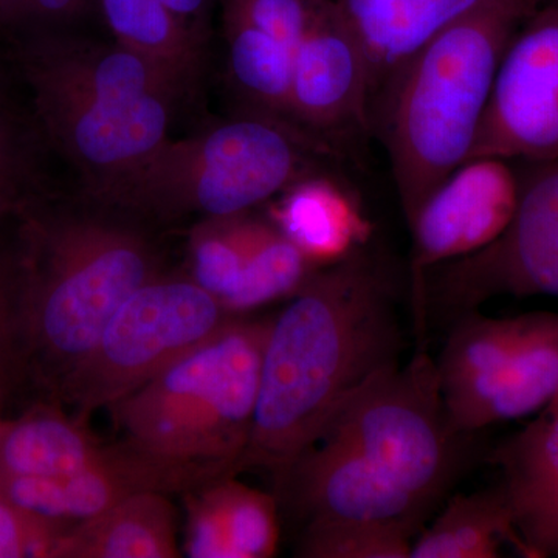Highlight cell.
Here are the masks:
<instances>
[{
    "instance_id": "obj_1",
    "label": "cell",
    "mask_w": 558,
    "mask_h": 558,
    "mask_svg": "<svg viewBox=\"0 0 558 558\" xmlns=\"http://www.w3.org/2000/svg\"><path fill=\"white\" fill-rule=\"evenodd\" d=\"M403 339L395 278L365 247L322 267L277 317L260 366L255 424L241 470L277 490L363 385L398 365Z\"/></svg>"
},
{
    "instance_id": "obj_2",
    "label": "cell",
    "mask_w": 558,
    "mask_h": 558,
    "mask_svg": "<svg viewBox=\"0 0 558 558\" xmlns=\"http://www.w3.org/2000/svg\"><path fill=\"white\" fill-rule=\"evenodd\" d=\"M22 209V351L60 387L135 290L160 275L156 245L130 213Z\"/></svg>"
},
{
    "instance_id": "obj_3",
    "label": "cell",
    "mask_w": 558,
    "mask_h": 558,
    "mask_svg": "<svg viewBox=\"0 0 558 558\" xmlns=\"http://www.w3.org/2000/svg\"><path fill=\"white\" fill-rule=\"evenodd\" d=\"M497 0L428 40L371 105V128L389 157L407 223L470 160L506 47L532 13Z\"/></svg>"
},
{
    "instance_id": "obj_4",
    "label": "cell",
    "mask_w": 558,
    "mask_h": 558,
    "mask_svg": "<svg viewBox=\"0 0 558 558\" xmlns=\"http://www.w3.org/2000/svg\"><path fill=\"white\" fill-rule=\"evenodd\" d=\"M337 150L286 121L245 113L183 140L168 138L108 193L92 199L135 218H231L326 172Z\"/></svg>"
},
{
    "instance_id": "obj_5",
    "label": "cell",
    "mask_w": 558,
    "mask_h": 558,
    "mask_svg": "<svg viewBox=\"0 0 558 558\" xmlns=\"http://www.w3.org/2000/svg\"><path fill=\"white\" fill-rule=\"evenodd\" d=\"M270 318L234 317L207 343L110 407L153 457L234 476L247 450Z\"/></svg>"
},
{
    "instance_id": "obj_6",
    "label": "cell",
    "mask_w": 558,
    "mask_h": 558,
    "mask_svg": "<svg viewBox=\"0 0 558 558\" xmlns=\"http://www.w3.org/2000/svg\"><path fill=\"white\" fill-rule=\"evenodd\" d=\"M238 315L193 278L150 279L124 301L58 387L86 424L220 332Z\"/></svg>"
},
{
    "instance_id": "obj_7",
    "label": "cell",
    "mask_w": 558,
    "mask_h": 558,
    "mask_svg": "<svg viewBox=\"0 0 558 558\" xmlns=\"http://www.w3.org/2000/svg\"><path fill=\"white\" fill-rule=\"evenodd\" d=\"M468 438L451 427L435 359L427 348H416L405 366L371 377L319 440L351 447L433 506L457 478Z\"/></svg>"
},
{
    "instance_id": "obj_8",
    "label": "cell",
    "mask_w": 558,
    "mask_h": 558,
    "mask_svg": "<svg viewBox=\"0 0 558 558\" xmlns=\"http://www.w3.org/2000/svg\"><path fill=\"white\" fill-rule=\"evenodd\" d=\"M508 229L486 248L429 271L427 314L451 322L497 296L558 299V156L526 161Z\"/></svg>"
},
{
    "instance_id": "obj_9",
    "label": "cell",
    "mask_w": 558,
    "mask_h": 558,
    "mask_svg": "<svg viewBox=\"0 0 558 558\" xmlns=\"http://www.w3.org/2000/svg\"><path fill=\"white\" fill-rule=\"evenodd\" d=\"M520 172L501 157H473L433 191L410 220L411 307L417 348H427V277L497 241L515 215Z\"/></svg>"
},
{
    "instance_id": "obj_10",
    "label": "cell",
    "mask_w": 558,
    "mask_h": 558,
    "mask_svg": "<svg viewBox=\"0 0 558 558\" xmlns=\"http://www.w3.org/2000/svg\"><path fill=\"white\" fill-rule=\"evenodd\" d=\"M36 116L53 145L100 197L170 138L178 100H109L31 87Z\"/></svg>"
},
{
    "instance_id": "obj_11",
    "label": "cell",
    "mask_w": 558,
    "mask_h": 558,
    "mask_svg": "<svg viewBox=\"0 0 558 558\" xmlns=\"http://www.w3.org/2000/svg\"><path fill=\"white\" fill-rule=\"evenodd\" d=\"M558 156V0L521 22L501 62L472 157Z\"/></svg>"
},
{
    "instance_id": "obj_12",
    "label": "cell",
    "mask_w": 558,
    "mask_h": 558,
    "mask_svg": "<svg viewBox=\"0 0 558 558\" xmlns=\"http://www.w3.org/2000/svg\"><path fill=\"white\" fill-rule=\"evenodd\" d=\"M289 120L337 153L373 134L368 61L333 0L293 50Z\"/></svg>"
},
{
    "instance_id": "obj_13",
    "label": "cell",
    "mask_w": 558,
    "mask_h": 558,
    "mask_svg": "<svg viewBox=\"0 0 558 558\" xmlns=\"http://www.w3.org/2000/svg\"><path fill=\"white\" fill-rule=\"evenodd\" d=\"M277 494L307 524L357 521L418 532L433 508L363 454L329 439L293 462Z\"/></svg>"
},
{
    "instance_id": "obj_14",
    "label": "cell",
    "mask_w": 558,
    "mask_h": 558,
    "mask_svg": "<svg viewBox=\"0 0 558 558\" xmlns=\"http://www.w3.org/2000/svg\"><path fill=\"white\" fill-rule=\"evenodd\" d=\"M216 478L220 476L211 470L165 461L123 440L106 446L95 461L68 475L0 478V497L43 519L73 526L140 492L186 494Z\"/></svg>"
},
{
    "instance_id": "obj_15",
    "label": "cell",
    "mask_w": 558,
    "mask_h": 558,
    "mask_svg": "<svg viewBox=\"0 0 558 558\" xmlns=\"http://www.w3.org/2000/svg\"><path fill=\"white\" fill-rule=\"evenodd\" d=\"M28 87L109 100L168 97L180 100L186 90L161 70L120 44H98L61 32H35L17 50Z\"/></svg>"
},
{
    "instance_id": "obj_16",
    "label": "cell",
    "mask_w": 558,
    "mask_h": 558,
    "mask_svg": "<svg viewBox=\"0 0 558 558\" xmlns=\"http://www.w3.org/2000/svg\"><path fill=\"white\" fill-rule=\"evenodd\" d=\"M526 557L558 558V398L492 457Z\"/></svg>"
},
{
    "instance_id": "obj_17",
    "label": "cell",
    "mask_w": 558,
    "mask_h": 558,
    "mask_svg": "<svg viewBox=\"0 0 558 558\" xmlns=\"http://www.w3.org/2000/svg\"><path fill=\"white\" fill-rule=\"evenodd\" d=\"M524 322L526 315L494 318L478 311L451 322L436 369L444 405L459 435L472 436L484 428L495 384L519 344Z\"/></svg>"
},
{
    "instance_id": "obj_18",
    "label": "cell",
    "mask_w": 558,
    "mask_h": 558,
    "mask_svg": "<svg viewBox=\"0 0 558 558\" xmlns=\"http://www.w3.org/2000/svg\"><path fill=\"white\" fill-rule=\"evenodd\" d=\"M186 556L270 558L279 543L278 499L220 476L186 492Z\"/></svg>"
},
{
    "instance_id": "obj_19",
    "label": "cell",
    "mask_w": 558,
    "mask_h": 558,
    "mask_svg": "<svg viewBox=\"0 0 558 558\" xmlns=\"http://www.w3.org/2000/svg\"><path fill=\"white\" fill-rule=\"evenodd\" d=\"M368 61L371 105L418 49L497 0H333Z\"/></svg>"
},
{
    "instance_id": "obj_20",
    "label": "cell",
    "mask_w": 558,
    "mask_h": 558,
    "mask_svg": "<svg viewBox=\"0 0 558 558\" xmlns=\"http://www.w3.org/2000/svg\"><path fill=\"white\" fill-rule=\"evenodd\" d=\"M271 202V222L319 267L347 259L369 240L357 197L333 171L307 175Z\"/></svg>"
},
{
    "instance_id": "obj_21",
    "label": "cell",
    "mask_w": 558,
    "mask_h": 558,
    "mask_svg": "<svg viewBox=\"0 0 558 558\" xmlns=\"http://www.w3.org/2000/svg\"><path fill=\"white\" fill-rule=\"evenodd\" d=\"M178 515L163 492H140L70 526L53 558H175Z\"/></svg>"
},
{
    "instance_id": "obj_22",
    "label": "cell",
    "mask_w": 558,
    "mask_h": 558,
    "mask_svg": "<svg viewBox=\"0 0 558 558\" xmlns=\"http://www.w3.org/2000/svg\"><path fill=\"white\" fill-rule=\"evenodd\" d=\"M105 449L76 418L39 407L0 424V478L68 475L90 464Z\"/></svg>"
},
{
    "instance_id": "obj_23",
    "label": "cell",
    "mask_w": 558,
    "mask_h": 558,
    "mask_svg": "<svg viewBox=\"0 0 558 558\" xmlns=\"http://www.w3.org/2000/svg\"><path fill=\"white\" fill-rule=\"evenodd\" d=\"M505 546L526 557L501 484L450 499L411 546V558H498Z\"/></svg>"
},
{
    "instance_id": "obj_24",
    "label": "cell",
    "mask_w": 558,
    "mask_h": 558,
    "mask_svg": "<svg viewBox=\"0 0 558 558\" xmlns=\"http://www.w3.org/2000/svg\"><path fill=\"white\" fill-rule=\"evenodd\" d=\"M97 7L117 44L159 65L186 92L196 86L204 39L161 0H97Z\"/></svg>"
},
{
    "instance_id": "obj_25",
    "label": "cell",
    "mask_w": 558,
    "mask_h": 558,
    "mask_svg": "<svg viewBox=\"0 0 558 558\" xmlns=\"http://www.w3.org/2000/svg\"><path fill=\"white\" fill-rule=\"evenodd\" d=\"M558 398V312L526 314L523 333L492 392L484 428L537 414Z\"/></svg>"
},
{
    "instance_id": "obj_26",
    "label": "cell",
    "mask_w": 558,
    "mask_h": 558,
    "mask_svg": "<svg viewBox=\"0 0 558 558\" xmlns=\"http://www.w3.org/2000/svg\"><path fill=\"white\" fill-rule=\"evenodd\" d=\"M231 83L247 112L290 123L293 51L247 22L222 14Z\"/></svg>"
},
{
    "instance_id": "obj_27",
    "label": "cell",
    "mask_w": 558,
    "mask_h": 558,
    "mask_svg": "<svg viewBox=\"0 0 558 558\" xmlns=\"http://www.w3.org/2000/svg\"><path fill=\"white\" fill-rule=\"evenodd\" d=\"M319 269L270 219L253 218L240 284L223 307L242 315L271 301L292 299Z\"/></svg>"
},
{
    "instance_id": "obj_28",
    "label": "cell",
    "mask_w": 558,
    "mask_h": 558,
    "mask_svg": "<svg viewBox=\"0 0 558 558\" xmlns=\"http://www.w3.org/2000/svg\"><path fill=\"white\" fill-rule=\"evenodd\" d=\"M252 223L250 213L202 219L191 233V278L222 304L240 284Z\"/></svg>"
},
{
    "instance_id": "obj_29",
    "label": "cell",
    "mask_w": 558,
    "mask_h": 558,
    "mask_svg": "<svg viewBox=\"0 0 558 558\" xmlns=\"http://www.w3.org/2000/svg\"><path fill=\"white\" fill-rule=\"evenodd\" d=\"M417 531L399 524L326 521L310 523L299 556L307 558H411Z\"/></svg>"
},
{
    "instance_id": "obj_30",
    "label": "cell",
    "mask_w": 558,
    "mask_h": 558,
    "mask_svg": "<svg viewBox=\"0 0 558 558\" xmlns=\"http://www.w3.org/2000/svg\"><path fill=\"white\" fill-rule=\"evenodd\" d=\"M222 14L247 22L295 50L332 0H219Z\"/></svg>"
},
{
    "instance_id": "obj_31",
    "label": "cell",
    "mask_w": 558,
    "mask_h": 558,
    "mask_svg": "<svg viewBox=\"0 0 558 558\" xmlns=\"http://www.w3.org/2000/svg\"><path fill=\"white\" fill-rule=\"evenodd\" d=\"M33 182L32 142L24 126L0 100V219L31 204Z\"/></svg>"
},
{
    "instance_id": "obj_32",
    "label": "cell",
    "mask_w": 558,
    "mask_h": 558,
    "mask_svg": "<svg viewBox=\"0 0 558 558\" xmlns=\"http://www.w3.org/2000/svg\"><path fill=\"white\" fill-rule=\"evenodd\" d=\"M17 508L0 497V558H53L58 543L69 529Z\"/></svg>"
},
{
    "instance_id": "obj_33",
    "label": "cell",
    "mask_w": 558,
    "mask_h": 558,
    "mask_svg": "<svg viewBox=\"0 0 558 558\" xmlns=\"http://www.w3.org/2000/svg\"><path fill=\"white\" fill-rule=\"evenodd\" d=\"M21 336V279L17 255L0 253V379L17 349Z\"/></svg>"
},
{
    "instance_id": "obj_34",
    "label": "cell",
    "mask_w": 558,
    "mask_h": 558,
    "mask_svg": "<svg viewBox=\"0 0 558 558\" xmlns=\"http://www.w3.org/2000/svg\"><path fill=\"white\" fill-rule=\"evenodd\" d=\"M168 9L186 22L202 39L208 33L209 16L218 0H161Z\"/></svg>"
},
{
    "instance_id": "obj_35",
    "label": "cell",
    "mask_w": 558,
    "mask_h": 558,
    "mask_svg": "<svg viewBox=\"0 0 558 558\" xmlns=\"http://www.w3.org/2000/svg\"><path fill=\"white\" fill-rule=\"evenodd\" d=\"M32 0H0V11L11 22L22 24Z\"/></svg>"
},
{
    "instance_id": "obj_36",
    "label": "cell",
    "mask_w": 558,
    "mask_h": 558,
    "mask_svg": "<svg viewBox=\"0 0 558 558\" xmlns=\"http://www.w3.org/2000/svg\"><path fill=\"white\" fill-rule=\"evenodd\" d=\"M549 2H554V0H539V7L546 5Z\"/></svg>"
},
{
    "instance_id": "obj_37",
    "label": "cell",
    "mask_w": 558,
    "mask_h": 558,
    "mask_svg": "<svg viewBox=\"0 0 558 558\" xmlns=\"http://www.w3.org/2000/svg\"><path fill=\"white\" fill-rule=\"evenodd\" d=\"M0 381H2V379H0ZM0 424H2V418H0Z\"/></svg>"
}]
</instances>
